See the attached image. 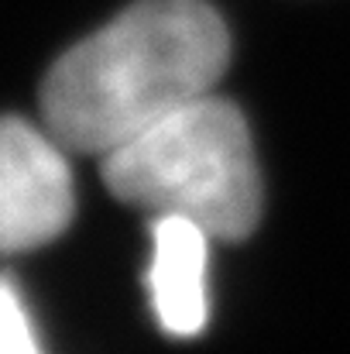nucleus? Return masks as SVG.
Returning <instances> with one entry per match:
<instances>
[{
  "label": "nucleus",
  "instance_id": "nucleus-4",
  "mask_svg": "<svg viewBox=\"0 0 350 354\" xmlns=\"http://www.w3.org/2000/svg\"><path fill=\"white\" fill-rule=\"evenodd\" d=\"M206 258L210 234L186 217L155 221V254H151V303L162 330L175 337H193L206 327L210 292H206Z\"/></svg>",
  "mask_w": 350,
  "mask_h": 354
},
{
  "label": "nucleus",
  "instance_id": "nucleus-3",
  "mask_svg": "<svg viewBox=\"0 0 350 354\" xmlns=\"http://www.w3.org/2000/svg\"><path fill=\"white\" fill-rule=\"evenodd\" d=\"M66 145L45 127L0 118V254L31 251L72 221V169Z\"/></svg>",
  "mask_w": 350,
  "mask_h": 354
},
{
  "label": "nucleus",
  "instance_id": "nucleus-2",
  "mask_svg": "<svg viewBox=\"0 0 350 354\" xmlns=\"http://www.w3.org/2000/svg\"><path fill=\"white\" fill-rule=\"evenodd\" d=\"M117 200L155 217H186L217 241H240L261 217V176L244 114L200 97L104 155Z\"/></svg>",
  "mask_w": 350,
  "mask_h": 354
},
{
  "label": "nucleus",
  "instance_id": "nucleus-1",
  "mask_svg": "<svg viewBox=\"0 0 350 354\" xmlns=\"http://www.w3.org/2000/svg\"><path fill=\"white\" fill-rule=\"evenodd\" d=\"M231 35L206 0H137L72 45L41 83L45 127L79 155H110L213 93Z\"/></svg>",
  "mask_w": 350,
  "mask_h": 354
},
{
  "label": "nucleus",
  "instance_id": "nucleus-5",
  "mask_svg": "<svg viewBox=\"0 0 350 354\" xmlns=\"http://www.w3.org/2000/svg\"><path fill=\"white\" fill-rule=\"evenodd\" d=\"M35 348L38 344L31 337V327L14 286L0 282V354H28Z\"/></svg>",
  "mask_w": 350,
  "mask_h": 354
}]
</instances>
